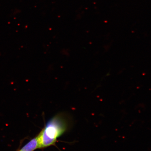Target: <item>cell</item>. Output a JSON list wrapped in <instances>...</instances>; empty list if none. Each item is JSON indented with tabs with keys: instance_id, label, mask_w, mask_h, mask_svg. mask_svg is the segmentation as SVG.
<instances>
[{
	"instance_id": "obj_1",
	"label": "cell",
	"mask_w": 151,
	"mask_h": 151,
	"mask_svg": "<svg viewBox=\"0 0 151 151\" xmlns=\"http://www.w3.org/2000/svg\"><path fill=\"white\" fill-rule=\"evenodd\" d=\"M67 119L64 115H56L47 123L37 137L38 149L46 148L55 145L58 139L67 131Z\"/></svg>"
},
{
	"instance_id": "obj_2",
	"label": "cell",
	"mask_w": 151,
	"mask_h": 151,
	"mask_svg": "<svg viewBox=\"0 0 151 151\" xmlns=\"http://www.w3.org/2000/svg\"><path fill=\"white\" fill-rule=\"evenodd\" d=\"M37 149H38V143L37 138L36 137L17 151H34Z\"/></svg>"
}]
</instances>
